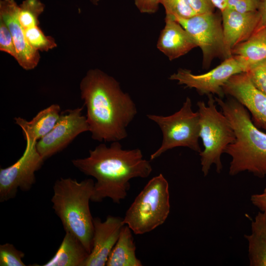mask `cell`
I'll return each mask as SVG.
<instances>
[{
  "label": "cell",
  "instance_id": "cell-1",
  "mask_svg": "<svg viewBox=\"0 0 266 266\" xmlns=\"http://www.w3.org/2000/svg\"><path fill=\"white\" fill-rule=\"evenodd\" d=\"M80 89L92 138L114 142L127 137L126 128L137 114V109L119 83L99 69H90L81 80Z\"/></svg>",
  "mask_w": 266,
  "mask_h": 266
},
{
  "label": "cell",
  "instance_id": "cell-2",
  "mask_svg": "<svg viewBox=\"0 0 266 266\" xmlns=\"http://www.w3.org/2000/svg\"><path fill=\"white\" fill-rule=\"evenodd\" d=\"M71 162L84 174L96 179L91 200L95 202L109 198L119 204L127 196L130 180L147 178L152 171L140 149H123L119 141L112 142L109 147L100 144L89 151L88 157Z\"/></svg>",
  "mask_w": 266,
  "mask_h": 266
},
{
  "label": "cell",
  "instance_id": "cell-3",
  "mask_svg": "<svg viewBox=\"0 0 266 266\" xmlns=\"http://www.w3.org/2000/svg\"><path fill=\"white\" fill-rule=\"evenodd\" d=\"M230 122L235 139L224 153L231 156L229 173L234 176L248 171L259 178L266 176V133L253 123L247 109L232 98L214 97Z\"/></svg>",
  "mask_w": 266,
  "mask_h": 266
},
{
  "label": "cell",
  "instance_id": "cell-4",
  "mask_svg": "<svg viewBox=\"0 0 266 266\" xmlns=\"http://www.w3.org/2000/svg\"><path fill=\"white\" fill-rule=\"evenodd\" d=\"M95 182L89 178L78 182L71 178H60L53 186L51 200L55 213L65 232L74 234L91 252L94 233L93 218L89 202Z\"/></svg>",
  "mask_w": 266,
  "mask_h": 266
},
{
  "label": "cell",
  "instance_id": "cell-5",
  "mask_svg": "<svg viewBox=\"0 0 266 266\" xmlns=\"http://www.w3.org/2000/svg\"><path fill=\"white\" fill-rule=\"evenodd\" d=\"M169 185L160 174L151 179L135 197L124 219L135 234L149 233L165 223L170 212Z\"/></svg>",
  "mask_w": 266,
  "mask_h": 266
},
{
  "label": "cell",
  "instance_id": "cell-6",
  "mask_svg": "<svg viewBox=\"0 0 266 266\" xmlns=\"http://www.w3.org/2000/svg\"><path fill=\"white\" fill-rule=\"evenodd\" d=\"M207 105L199 101L197 105L200 116V133L204 147L200 153L201 171L204 176L214 165L217 173H221L223 166L221 155L229 145L235 139L234 132L226 116L218 110L212 95H208Z\"/></svg>",
  "mask_w": 266,
  "mask_h": 266
},
{
  "label": "cell",
  "instance_id": "cell-7",
  "mask_svg": "<svg viewBox=\"0 0 266 266\" xmlns=\"http://www.w3.org/2000/svg\"><path fill=\"white\" fill-rule=\"evenodd\" d=\"M147 116L158 124L163 135L161 147L151 155L150 160L176 147H188L199 153L201 151L199 143V113L193 111L190 98L187 97L180 110L171 115L148 114Z\"/></svg>",
  "mask_w": 266,
  "mask_h": 266
},
{
  "label": "cell",
  "instance_id": "cell-8",
  "mask_svg": "<svg viewBox=\"0 0 266 266\" xmlns=\"http://www.w3.org/2000/svg\"><path fill=\"white\" fill-rule=\"evenodd\" d=\"M187 31L202 53V66L208 68L216 58H229L225 50L222 17L213 12L174 19Z\"/></svg>",
  "mask_w": 266,
  "mask_h": 266
},
{
  "label": "cell",
  "instance_id": "cell-9",
  "mask_svg": "<svg viewBox=\"0 0 266 266\" xmlns=\"http://www.w3.org/2000/svg\"><path fill=\"white\" fill-rule=\"evenodd\" d=\"M26 145L22 156L13 165L0 169V202L14 198L19 190L26 192L35 182V173L44 160L36 149L37 141L25 139Z\"/></svg>",
  "mask_w": 266,
  "mask_h": 266
},
{
  "label": "cell",
  "instance_id": "cell-10",
  "mask_svg": "<svg viewBox=\"0 0 266 266\" xmlns=\"http://www.w3.org/2000/svg\"><path fill=\"white\" fill-rule=\"evenodd\" d=\"M243 72L241 64L232 56L207 72L195 74L189 69L180 68L169 79L176 80L186 88H194L200 95H217L222 99L225 95L223 86L232 76Z\"/></svg>",
  "mask_w": 266,
  "mask_h": 266
},
{
  "label": "cell",
  "instance_id": "cell-11",
  "mask_svg": "<svg viewBox=\"0 0 266 266\" xmlns=\"http://www.w3.org/2000/svg\"><path fill=\"white\" fill-rule=\"evenodd\" d=\"M83 109L78 107L61 113L51 131L37 141V150L44 160L65 149L79 134L89 131Z\"/></svg>",
  "mask_w": 266,
  "mask_h": 266
},
{
  "label": "cell",
  "instance_id": "cell-12",
  "mask_svg": "<svg viewBox=\"0 0 266 266\" xmlns=\"http://www.w3.org/2000/svg\"><path fill=\"white\" fill-rule=\"evenodd\" d=\"M223 89L225 95L236 100L249 111L256 127L266 131V95L254 85L246 72L232 76Z\"/></svg>",
  "mask_w": 266,
  "mask_h": 266
},
{
  "label": "cell",
  "instance_id": "cell-13",
  "mask_svg": "<svg viewBox=\"0 0 266 266\" xmlns=\"http://www.w3.org/2000/svg\"><path fill=\"white\" fill-rule=\"evenodd\" d=\"M125 225L123 218L119 216L108 215L104 221L98 217L93 218L92 249L84 266H106Z\"/></svg>",
  "mask_w": 266,
  "mask_h": 266
},
{
  "label": "cell",
  "instance_id": "cell-14",
  "mask_svg": "<svg viewBox=\"0 0 266 266\" xmlns=\"http://www.w3.org/2000/svg\"><path fill=\"white\" fill-rule=\"evenodd\" d=\"M221 12L225 48L230 57L235 46L248 39L260 29V15L258 10L241 13L227 8Z\"/></svg>",
  "mask_w": 266,
  "mask_h": 266
},
{
  "label": "cell",
  "instance_id": "cell-15",
  "mask_svg": "<svg viewBox=\"0 0 266 266\" xmlns=\"http://www.w3.org/2000/svg\"><path fill=\"white\" fill-rule=\"evenodd\" d=\"M18 5L15 0H0V19L8 27L17 53V61L24 69H33L38 64L40 56L38 51L29 43L25 30L18 19Z\"/></svg>",
  "mask_w": 266,
  "mask_h": 266
},
{
  "label": "cell",
  "instance_id": "cell-16",
  "mask_svg": "<svg viewBox=\"0 0 266 266\" xmlns=\"http://www.w3.org/2000/svg\"><path fill=\"white\" fill-rule=\"evenodd\" d=\"M165 22L157 48L170 61L181 57L198 47L193 37L173 17L166 15Z\"/></svg>",
  "mask_w": 266,
  "mask_h": 266
},
{
  "label": "cell",
  "instance_id": "cell-17",
  "mask_svg": "<svg viewBox=\"0 0 266 266\" xmlns=\"http://www.w3.org/2000/svg\"><path fill=\"white\" fill-rule=\"evenodd\" d=\"M61 113L59 105L52 104L39 111L30 121L20 117L14 120L22 129L25 139L37 141L51 131Z\"/></svg>",
  "mask_w": 266,
  "mask_h": 266
},
{
  "label": "cell",
  "instance_id": "cell-18",
  "mask_svg": "<svg viewBox=\"0 0 266 266\" xmlns=\"http://www.w3.org/2000/svg\"><path fill=\"white\" fill-rule=\"evenodd\" d=\"M232 55L244 72L266 61V28H261L248 39L235 46Z\"/></svg>",
  "mask_w": 266,
  "mask_h": 266
},
{
  "label": "cell",
  "instance_id": "cell-19",
  "mask_svg": "<svg viewBox=\"0 0 266 266\" xmlns=\"http://www.w3.org/2000/svg\"><path fill=\"white\" fill-rule=\"evenodd\" d=\"M89 253L79 239L66 232L53 257L42 266H84Z\"/></svg>",
  "mask_w": 266,
  "mask_h": 266
},
{
  "label": "cell",
  "instance_id": "cell-20",
  "mask_svg": "<svg viewBox=\"0 0 266 266\" xmlns=\"http://www.w3.org/2000/svg\"><path fill=\"white\" fill-rule=\"evenodd\" d=\"M133 231L125 225L111 250L106 264L107 266H142L136 256V246Z\"/></svg>",
  "mask_w": 266,
  "mask_h": 266
},
{
  "label": "cell",
  "instance_id": "cell-21",
  "mask_svg": "<svg viewBox=\"0 0 266 266\" xmlns=\"http://www.w3.org/2000/svg\"><path fill=\"white\" fill-rule=\"evenodd\" d=\"M45 5L40 0H24L18 7V19L24 30L38 26Z\"/></svg>",
  "mask_w": 266,
  "mask_h": 266
},
{
  "label": "cell",
  "instance_id": "cell-22",
  "mask_svg": "<svg viewBox=\"0 0 266 266\" xmlns=\"http://www.w3.org/2000/svg\"><path fill=\"white\" fill-rule=\"evenodd\" d=\"M245 237L248 244L249 265L266 266V241L252 233Z\"/></svg>",
  "mask_w": 266,
  "mask_h": 266
},
{
  "label": "cell",
  "instance_id": "cell-23",
  "mask_svg": "<svg viewBox=\"0 0 266 266\" xmlns=\"http://www.w3.org/2000/svg\"><path fill=\"white\" fill-rule=\"evenodd\" d=\"M25 33L29 43L36 51H47L57 46L54 39L46 36L38 26L25 30Z\"/></svg>",
  "mask_w": 266,
  "mask_h": 266
},
{
  "label": "cell",
  "instance_id": "cell-24",
  "mask_svg": "<svg viewBox=\"0 0 266 266\" xmlns=\"http://www.w3.org/2000/svg\"><path fill=\"white\" fill-rule=\"evenodd\" d=\"M160 4L165 8L166 15L174 19H187L197 14L187 0H160Z\"/></svg>",
  "mask_w": 266,
  "mask_h": 266
},
{
  "label": "cell",
  "instance_id": "cell-25",
  "mask_svg": "<svg viewBox=\"0 0 266 266\" xmlns=\"http://www.w3.org/2000/svg\"><path fill=\"white\" fill-rule=\"evenodd\" d=\"M24 256V253L12 244L6 243L0 245V266H26L22 260Z\"/></svg>",
  "mask_w": 266,
  "mask_h": 266
},
{
  "label": "cell",
  "instance_id": "cell-26",
  "mask_svg": "<svg viewBox=\"0 0 266 266\" xmlns=\"http://www.w3.org/2000/svg\"><path fill=\"white\" fill-rule=\"evenodd\" d=\"M254 85L266 95V61L245 72Z\"/></svg>",
  "mask_w": 266,
  "mask_h": 266
},
{
  "label": "cell",
  "instance_id": "cell-27",
  "mask_svg": "<svg viewBox=\"0 0 266 266\" xmlns=\"http://www.w3.org/2000/svg\"><path fill=\"white\" fill-rule=\"evenodd\" d=\"M0 50L8 53L17 60V53L11 34L7 25L0 19Z\"/></svg>",
  "mask_w": 266,
  "mask_h": 266
},
{
  "label": "cell",
  "instance_id": "cell-28",
  "mask_svg": "<svg viewBox=\"0 0 266 266\" xmlns=\"http://www.w3.org/2000/svg\"><path fill=\"white\" fill-rule=\"evenodd\" d=\"M258 0H227L226 8L241 13L257 11Z\"/></svg>",
  "mask_w": 266,
  "mask_h": 266
},
{
  "label": "cell",
  "instance_id": "cell-29",
  "mask_svg": "<svg viewBox=\"0 0 266 266\" xmlns=\"http://www.w3.org/2000/svg\"><path fill=\"white\" fill-rule=\"evenodd\" d=\"M251 231L266 241V212H259L251 222Z\"/></svg>",
  "mask_w": 266,
  "mask_h": 266
},
{
  "label": "cell",
  "instance_id": "cell-30",
  "mask_svg": "<svg viewBox=\"0 0 266 266\" xmlns=\"http://www.w3.org/2000/svg\"><path fill=\"white\" fill-rule=\"evenodd\" d=\"M197 14L213 12L215 6L211 0H187Z\"/></svg>",
  "mask_w": 266,
  "mask_h": 266
},
{
  "label": "cell",
  "instance_id": "cell-31",
  "mask_svg": "<svg viewBox=\"0 0 266 266\" xmlns=\"http://www.w3.org/2000/svg\"><path fill=\"white\" fill-rule=\"evenodd\" d=\"M134 4L140 12L154 14L159 9L160 0H134Z\"/></svg>",
  "mask_w": 266,
  "mask_h": 266
},
{
  "label": "cell",
  "instance_id": "cell-32",
  "mask_svg": "<svg viewBox=\"0 0 266 266\" xmlns=\"http://www.w3.org/2000/svg\"><path fill=\"white\" fill-rule=\"evenodd\" d=\"M250 200L261 211L266 212V186L262 193L252 195Z\"/></svg>",
  "mask_w": 266,
  "mask_h": 266
},
{
  "label": "cell",
  "instance_id": "cell-33",
  "mask_svg": "<svg viewBox=\"0 0 266 266\" xmlns=\"http://www.w3.org/2000/svg\"><path fill=\"white\" fill-rule=\"evenodd\" d=\"M258 11L260 15V29L266 28V0H258Z\"/></svg>",
  "mask_w": 266,
  "mask_h": 266
},
{
  "label": "cell",
  "instance_id": "cell-34",
  "mask_svg": "<svg viewBox=\"0 0 266 266\" xmlns=\"http://www.w3.org/2000/svg\"><path fill=\"white\" fill-rule=\"evenodd\" d=\"M215 7L219 9L220 11L226 8L227 0H211Z\"/></svg>",
  "mask_w": 266,
  "mask_h": 266
},
{
  "label": "cell",
  "instance_id": "cell-35",
  "mask_svg": "<svg viewBox=\"0 0 266 266\" xmlns=\"http://www.w3.org/2000/svg\"><path fill=\"white\" fill-rule=\"evenodd\" d=\"M91 1L94 4L97 5L98 4L99 2L100 1V0H91Z\"/></svg>",
  "mask_w": 266,
  "mask_h": 266
}]
</instances>
